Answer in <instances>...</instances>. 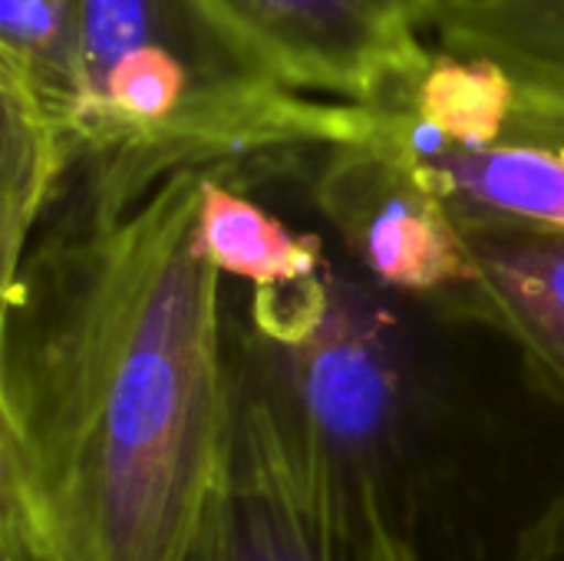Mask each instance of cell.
<instances>
[{"mask_svg":"<svg viewBox=\"0 0 564 561\" xmlns=\"http://www.w3.org/2000/svg\"><path fill=\"white\" fill-rule=\"evenodd\" d=\"M198 182L63 195L0 288V516L43 561H185L198 532L231 423Z\"/></svg>","mask_w":564,"mask_h":561,"instance_id":"1","label":"cell"},{"mask_svg":"<svg viewBox=\"0 0 564 561\" xmlns=\"http://www.w3.org/2000/svg\"><path fill=\"white\" fill-rule=\"evenodd\" d=\"M373 132L370 109L284 83L212 0H76L66 198L129 208L182 172L281 179Z\"/></svg>","mask_w":564,"mask_h":561,"instance_id":"2","label":"cell"},{"mask_svg":"<svg viewBox=\"0 0 564 561\" xmlns=\"http://www.w3.org/2000/svg\"><path fill=\"white\" fill-rule=\"evenodd\" d=\"M380 291L327 265L304 284L251 294L248 324L228 331L307 433L403 516L426 397L413 334Z\"/></svg>","mask_w":564,"mask_h":561,"instance_id":"3","label":"cell"},{"mask_svg":"<svg viewBox=\"0 0 564 561\" xmlns=\"http://www.w3.org/2000/svg\"><path fill=\"white\" fill-rule=\"evenodd\" d=\"M231 347V423L185 561H423L410 526Z\"/></svg>","mask_w":564,"mask_h":561,"instance_id":"4","label":"cell"},{"mask_svg":"<svg viewBox=\"0 0 564 561\" xmlns=\"http://www.w3.org/2000/svg\"><path fill=\"white\" fill-rule=\"evenodd\" d=\"M304 185L377 288L449 304L473 281L463 225L377 132L321 152Z\"/></svg>","mask_w":564,"mask_h":561,"instance_id":"5","label":"cell"},{"mask_svg":"<svg viewBox=\"0 0 564 561\" xmlns=\"http://www.w3.org/2000/svg\"><path fill=\"white\" fill-rule=\"evenodd\" d=\"M294 89L373 109L426 60L440 0H212Z\"/></svg>","mask_w":564,"mask_h":561,"instance_id":"6","label":"cell"},{"mask_svg":"<svg viewBox=\"0 0 564 561\" xmlns=\"http://www.w3.org/2000/svg\"><path fill=\"white\" fill-rule=\"evenodd\" d=\"M377 136L436 192L463 228L564 231L562 96L519 79L506 119L479 145H443L383 116H377Z\"/></svg>","mask_w":564,"mask_h":561,"instance_id":"7","label":"cell"},{"mask_svg":"<svg viewBox=\"0 0 564 561\" xmlns=\"http://www.w3.org/2000/svg\"><path fill=\"white\" fill-rule=\"evenodd\" d=\"M473 281L446 304L512 341L532 384L564 413V231L463 228Z\"/></svg>","mask_w":564,"mask_h":561,"instance_id":"8","label":"cell"},{"mask_svg":"<svg viewBox=\"0 0 564 561\" xmlns=\"http://www.w3.org/2000/svg\"><path fill=\"white\" fill-rule=\"evenodd\" d=\"M245 172H202L195 241L202 258L225 278L248 281L254 294L284 291L317 278L330 261L314 231L288 225L248 188Z\"/></svg>","mask_w":564,"mask_h":561,"instance_id":"9","label":"cell"},{"mask_svg":"<svg viewBox=\"0 0 564 561\" xmlns=\"http://www.w3.org/2000/svg\"><path fill=\"white\" fill-rule=\"evenodd\" d=\"M433 36L564 99V0H440Z\"/></svg>","mask_w":564,"mask_h":561,"instance_id":"10","label":"cell"},{"mask_svg":"<svg viewBox=\"0 0 564 561\" xmlns=\"http://www.w3.org/2000/svg\"><path fill=\"white\" fill-rule=\"evenodd\" d=\"M509 561H564V489L516 536Z\"/></svg>","mask_w":564,"mask_h":561,"instance_id":"11","label":"cell"},{"mask_svg":"<svg viewBox=\"0 0 564 561\" xmlns=\"http://www.w3.org/2000/svg\"><path fill=\"white\" fill-rule=\"evenodd\" d=\"M0 561H43L10 516H0Z\"/></svg>","mask_w":564,"mask_h":561,"instance_id":"12","label":"cell"}]
</instances>
